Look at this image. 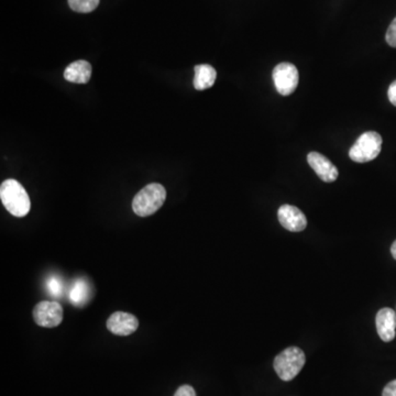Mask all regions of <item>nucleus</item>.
<instances>
[{"mask_svg":"<svg viewBox=\"0 0 396 396\" xmlns=\"http://www.w3.org/2000/svg\"><path fill=\"white\" fill-rule=\"evenodd\" d=\"M0 198L6 209L15 217L21 218L30 211L29 195L18 181L6 180L0 186Z\"/></svg>","mask_w":396,"mask_h":396,"instance_id":"obj_1","label":"nucleus"},{"mask_svg":"<svg viewBox=\"0 0 396 396\" xmlns=\"http://www.w3.org/2000/svg\"><path fill=\"white\" fill-rule=\"evenodd\" d=\"M166 200V191L163 185L151 183L136 195L132 209L138 216H151L163 206Z\"/></svg>","mask_w":396,"mask_h":396,"instance_id":"obj_2","label":"nucleus"},{"mask_svg":"<svg viewBox=\"0 0 396 396\" xmlns=\"http://www.w3.org/2000/svg\"><path fill=\"white\" fill-rule=\"evenodd\" d=\"M305 353L298 347H290L274 359V370L283 381H292L305 365Z\"/></svg>","mask_w":396,"mask_h":396,"instance_id":"obj_3","label":"nucleus"},{"mask_svg":"<svg viewBox=\"0 0 396 396\" xmlns=\"http://www.w3.org/2000/svg\"><path fill=\"white\" fill-rule=\"evenodd\" d=\"M382 149V137L375 131L362 133L349 150V156L357 163H367L377 158Z\"/></svg>","mask_w":396,"mask_h":396,"instance_id":"obj_4","label":"nucleus"},{"mask_svg":"<svg viewBox=\"0 0 396 396\" xmlns=\"http://www.w3.org/2000/svg\"><path fill=\"white\" fill-rule=\"evenodd\" d=\"M273 82L282 96L293 94L298 85V71L292 63H280L273 70Z\"/></svg>","mask_w":396,"mask_h":396,"instance_id":"obj_5","label":"nucleus"},{"mask_svg":"<svg viewBox=\"0 0 396 396\" xmlns=\"http://www.w3.org/2000/svg\"><path fill=\"white\" fill-rule=\"evenodd\" d=\"M34 320L44 328L58 327L63 320V308L58 302L42 300L34 306Z\"/></svg>","mask_w":396,"mask_h":396,"instance_id":"obj_6","label":"nucleus"},{"mask_svg":"<svg viewBox=\"0 0 396 396\" xmlns=\"http://www.w3.org/2000/svg\"><path fill=\"white\" fill-rule=\"evenodd\" d=\"M139 327L137 317L129 313L116 312L107 320V328L111 334L117 336H129Z\"/></svg>","mask_w":396,"mask_h":396,"instance_id":"obj_7","label":"nucleus"},{"mask_svg":"<svg viewBox=\"0 0 396 396\" xmlns=\"http://www.w3.org/2000/svg\"><path fill=\"white\" fill-rule=\"evenodd\" d=\"M280 223L292 233H300L308 226V219L303 211L292 205H282L278 210Z\"/></svg>","mask_w":396,"mask_h":396,"instance_id":"obj_8","label":"nucleus"},{"mask_svg":"<svg viewBox=\"0 0 396 396\" xmlns=\"http://www.w3.org/2000/svg\"><path fill=\"white\" fill-rule=\"evenodd\" d=\"M308 162L318 178L324 182L332 183L338 178L339 173L336 166L323 154L310 152L308 156Z\"/></svg>","mask_w":396,"mask_h":396,"instance_id":"obj_9","label":"nucleus"},{"mask_svg":"<svg viewBox=\"0 0 396 396\" xmlns=\"http://www.w3.org/2000/svg\"><path fill=\"white\" fill-rule=\"evenodd\" d=\"M377 334L385 342H390L395 338L396 313L392 308H385L377 314Z\"/></svg>","mask_w":396,"mask_h":396,"instance_id":"obj_10","label":"nucleus"},{"mask_svg":"<svg viewBox=\"0 0 396 396\" xmlns=\"http://www.w3.org/2000/svg\"><path fill=\"white\" fill-rule=\"evenodd\" d=\"M91 65L84 60L71 63L64 71L65 79L75 84H86L91 79Z\"/></svg>","mask_w":396,"mask_h":396,"instance_id":"obj_11","label":"nucleus"},{"mask_svg":"<svg viewBox=\"0 0 396 396\" xmlns=\"http://www.w3.org/2000/svg\"><path fill=\"white\" fill-rule=\"evenodd\" d=\"M194 87L197 91L210 88L216 82L217 72L211 65L200 64L195 66Z\"/></svg>","mask_w":396,"mask_h":396,"instance_id":"obj_12","label":"nucleus"},{"mask_svg":"<svg viewBox=\"0 0 396 396\" xmlns=\"http://www.w3.org/2000/svg\"><path fill=\"white\" fill-rule=\"evenodd\" d=\"M91 294L88 283L83 279L76 280L70 292L71 303L77 308H83L88 302Z\"/></svg>","mask_w":396,"mask_h":396,"instance_id":"obj_13","label":"nucleus"},{"mask_svg":"<svg viewBox=\"0 0 396 396\" xmlns=\"http://www.w3.org/2000/svg\"><path fill=\"white\" fill-rule=\"evenodd\" d=\"M99 5V0H68L71 9L81 14L94 11Z\"/></svg>","mask_w":396,"mask_h":396,"instance_id":"obj_14","label":"nucleus"},{"mask_svg":"<svg viewBox=\"0 0 396 396\" xmlns=\"http://www.w3.org/2000/svg\"><path fill=\"white\" fill-rule=\"evenodd\" d=\"M48 290L51 295L58 296L62 295L63 293V283L60 278L58 276H52L48 281Z\"/></svg>","mask_w":396,"mask_h":396,"instance_id":"obj_15","label":"nucleus"},{"mask_svg":"<svg viewBox=\"0 0 396 396\" xmlns=\"http://www.w3.org/2000/svg\"><path fill=\"white\" fill-rule=\"evenodd\" d=\"M385 39H387V42L389 44L390 46L396 48V18L392 21V24H390Z\"/></svg>","mask_w":396,"mask_h":396,"instance_id":"obj_16","label":"nucleus"},{"mask_svg":"<svg viewBox=\"0 0 396 396\" xmlns=\"http://www.w3.org/2000/svg\"><path fill=\"white\" fill-rule=\"evenodd\" d=\"M174 396H196V392L191 385H182L178 387Z\"/></svg>","mask_w":396,"mask_h":396,"instance_id":"obj_17","label":"nucleus"},{"mask_svg":"<svg viewBox=\"0 0 396 396\" xmlns=\"http://www.w3.org/2000/svg\"><path fill=\"white\" fill-rule=\"evenodd\" d=\"M382 396H396V380L390 382L389 385L385 387Z\"/></svg>","mask_w":396,"mask_h":396,"instance_id":"obj_18","label":"nucleus"},{"mask_svg":"<svg viewBox=\"0 0 396 396\" xmlns=\"http://www.w3.org/2000/svg\"><path fill=\"white\" fill-rule=\"evenodd\" d=\"M387 96H389L392 105L396 107V81H394V82L390 85L389 91H387Z\"/></svg>","mask_w":396,"mask_h":396,"instance_id":"obj_19","label":"nucleus"},{"mask_svg":"<svg viewBox=\"0 0 396 396\" xmlns=\"http://www.w3.org/2000/svg\"><path fill=\"white\" fill-rule=\"evenodd\" d=\"M391 253L392 255H393L394 259L396 260V240L394 241L393 245H392Z\"/></svg>","mask_w":396,"mask_h":396,"instance_id":"obj_20","label":"nucleus"}]
</instances>
